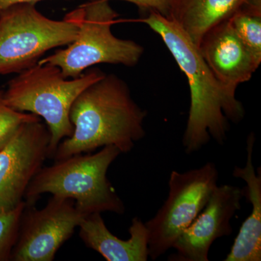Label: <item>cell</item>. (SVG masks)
Segmentation results:
<instances>
[{"mask_svg":"<svg viewBox=\"0 0 261 261\" xmlns=\"http://www.w3.org/2000/svg\"><path fill=\"white\" fill-rule=\"evenodd\" d=\"M142 21L162 38L188 80L191 103L182 140L185 152L200 150L211 138L224 144L228 121H240L245 115L243 104L236 98L237 89L218 80L197 46L172 20L149 11Z\"/></svg>","mask_w":261,"mask_h":261,"instance_id":"6da1fadb","label":"cell"},{"mask_svg":"<svg viewBox=\"0 0 261 261\" xmlns=\"http://www.w3.org/2000/svg\"><path fill=\"white\" fill-rule=\"evenodd\" d=\"M146 116L127 84L116 75L106 74L84 89L72 104L73 134L59 144L53 159L90 153L110 145L121 153L130 152L145 137Z\"/></svg>","mask_w":261,"mask_h":261,"instance_id":"7a4b0ae2","label":"cell"},{"mask_svg":"<svg viewBox=\"0 0 261 261\" xmlns=\"http://www.w3.org/2000/svg\"><path fill=\"white\" fill-rule=\"evenodd\" d=\"M121 154L115 146L94 154H76L42 167L29 184L24 201L34 205L41 195L50 193L74 200L84 216L93 213H125V205L108 180V168Z\"/></svg>","mask_w":261,"mask_h":261,"instance_id":"3957f363","label":"cell"},{"mask_svg":"<svg viewBox=\"0 0 261 261\" xmlns=\"http://www.w3.org/2000/svg\"><path fill=\"white\" fill-rule=\"evenodd\" d=\"M105 75L95 68L68 80L56 65L37 63L10 81L3 99L15 111L44 120L51 135L49 159H53L59 144L73 134L69 117L72 104L84 89Z\"/></svg>","mask_w":261,"mask_h":261,"instance_id":"277c9868","label":"cell"},{"mask_svg":"<svg viewBox=\"0 0 261 261\" xmlns=\"http://www.w3.org/2000/svg\"><path fill=\"white\" fill-rule=\"evenodd\" d=\"M75 11L79 32L74 41L38 63L56 65L67 79L77 78L87 68L99 63L128 67L138 63L144 48L134 41L113 35L111 27L118 14L108 0H89Z\"/></svg>","mask_w":261,"mask_h":261,"instance_id":"5b68a950","label":"cell"},{"mask_svg":"<svg viewBox=\"0 0 261 261\" xmlns=\"http://www.w3.org/2000/svg\"><path fill=\"white\" fill-rule=\"evenodd\" d=\"M79 32L75 10L62 20L44 16L35 3L0 11V75L19 73L37 65L47 51L68 45Z\"/></svg>","mask_w":261,"mask_h":261,"instance_id":"8992f818","label":"cell"},{"mask_svg":"<svg viewBox=\"0 0 261 261\" xmlns=\"http://www.w3.org/2000/svg\"><path fill=\"white\" fill-rule=\"evenodd\" d=\"M219 171L214 163L185 172L173 171L169 193L161 208L145 223L148 231L149 257L157 260L203 210L218 186Z\"/></svg>","mask_w":261,"mask_h":261,"instance_id":"52a82bcc","label":"cell"},{"mask_svg":"<svg viewBox=\"0 0 261 261\" xmlns=\"http://www.w3.org/2000/svg\"><path fill=\"white\" fill-rule=\"evenodd\" d=\"M84 217L75 207L74 200L59 196L53 195L41 210L25 205L10 260H54Z\"/></svg>","mask_w":261,"mask_h":261,"instance_id":"ba28073f","label":"cell"},{"mask_svg":"<svg viewBox=\"0 0 261 261\" xmlns=\"http://www.w3.org/2000/svg\"><path fill=\"white\" fill-rule=\"evenodd\" d=\"M50 132L42 120L25 122L0 149V213L18 207L49 159Z\"/></svg>","mask_w":261,"mask_h":261,"instance_id":"9c48e42d","label":"cell"},{"mask_svg":"<svg viewBox=\"0 0 261 261\" xmlns=\"http://www.w3.org/2000/svg\"><path fill=\"white\" fill-rule=\"evenodd\" d=\"M243 189L232 185L217 186L203 210L178 237L172 248L171 261H207L209 250L217 239L232 233L231 220L241 208Z\"/></svg>","mask_w":261,"mask_h":261,"instance_id":"30bf717a","label":"cell"},{"mask_svg":"<svg viewBox=\"0 0 261 261\" xmlns=\"http://www.w3.org/2000/svg\"><path fill=\"white\" fill-rule=\"evenodd\" d=\"M197 48L218 80L234 89L239 84L248 82L260 64L228 20L207 30Z\"/></svg>","mask_w":261,"mask_h":261,"instance_id":"8fae6325","label":"cell"},{"mask_svg":"<svg viewBox=\"0 0 261 261\" xmlns=\"http://www.w3.org/2000/svg\"><path fill=\"white\" fill-rule=\"evenodd\" d=\"M80 236L86 246L97 252L108 261L148 260V231L145 223L135 217L128 231L130 238L121 240L105 224L100 213L87 215L80 226Z\"/></svg>","mask_w":261,"mask_h":261,"instance_id":"7c38bea8","label":"cell"},{"mask_svg":"<svg viewBox=\"0 0 261 261\" xmlns=\"http://www.w3.org/2000/svg\"><path fill=\"white\" fill-rule=\"evenodd\" d=\"M255 136L250 134L247 140V161L244 167L236 166L233 171L235 178L246 183L244 195L252 205L250 216L243 223L232 247L224 261L261 260V171L257 172L252 161Z\"/></svg>","mask_w":261,"mask_h":261,"instance_id":"4fadbf2b","label":"cell"},{"mask_svg":"<svg viewBox=\"0 0 261 261\" xmlns=\"http://www.w3.org/2000/svg\"><path fill=\"white\" fill-rule=\"evenodd\" d=\"M252 8H261V0H169L168 18L197 47L207 30Z\"/></svg>","mask_w":261,"mask_h":261,"instance_id":"5bb4252c","label":"cell"},{"mask_svg":"<svg viewBox=\"0 0 261 261\" xmlns=\"http://www.w3.org/2000/svg\"><path fill=\"white\" fill-rule=\"evenodd\" d=\"M231 27L252 56L261 62V8L238 12L228 19Z\"/></svg>","mask_w":261,"mask_h":261,"instance_id":"9a60e30c","label":"cell"},{"mask_svg":"<svg viewBox=\"0 0 261 261\" xmlns=\"http://www.w3.org/2000/svg\"><path fill=\"white\" fill-rule=\"evenodd\" d=\"M25 205L23 201L13 210L0 213V261L10 260Z\"/></svg>","mask_w":261,"mask_h":261,"instance_id":"2e32d148","label":"cell"},{"mask_svg":"<svg viewBox=\"0 0 261 261\" xmlns=\"http://www.w3.org/2000/svg\"><path fill=\"white\" fill-rule=\"evenodd\" d=\"M40 119L37 115L15 111L7 106L3 99V91H0V149L9 142L20 125Z\"/></svg>","mask_w":261,"mask_h":261,"instance_id":"e0dca14e","label":"cell"},{"mask_svg":"<svg viewBox=\"0 0 261 261\" xmlns=\"http://www.w3.org/2000/svg\"><path fill=\"white\" fill-rule=\"evenodd\" d=\"M110 1V0H108ZM133 3L142 11H155L168 18L169 0H121Z\"/></svg>","mask_w":261,"mask_h":261,"instance_id":"ac0fdd59","label":"cell"},{"mask_svg":"<svg viewBox=\"0 0 261 261\" xmlns=\"http://www.w3.org/2000/svg\"><path fill=\"white\" fill-rule=\"evenodd\" d=\"M41 1H44V0H0V11L7 9L13 5L23 4V3H35L37 4V3Z\"/></svg>","mask_w":261,"mask_h":261,"instance_id":"d6986e66","label":"cell"}]
</instances>
